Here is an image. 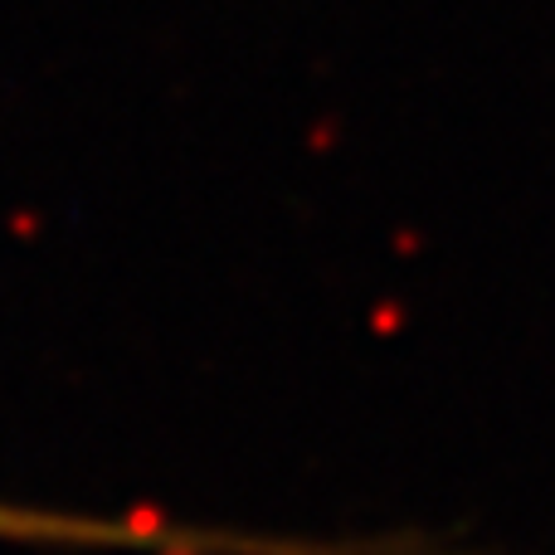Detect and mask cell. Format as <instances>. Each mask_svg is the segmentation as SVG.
Segmentation results:
<instances>
[{"label": "cell", "instance_id": "6da1fadb", "mask_svg": "<svg viewBox=\"0 0 555 555\" xmlns=\"http://www.w3.org/2000/svg\"><path fill=\"white\" fill-rule=\"evenodd\" d=\"M0 546H49V551H152V555H346L302 546V541H263L234 531H195L162 517H103V512H59L0 502Z\"/></svg>", "mask_w": 555, "mask_h": 555}]
</instances>
